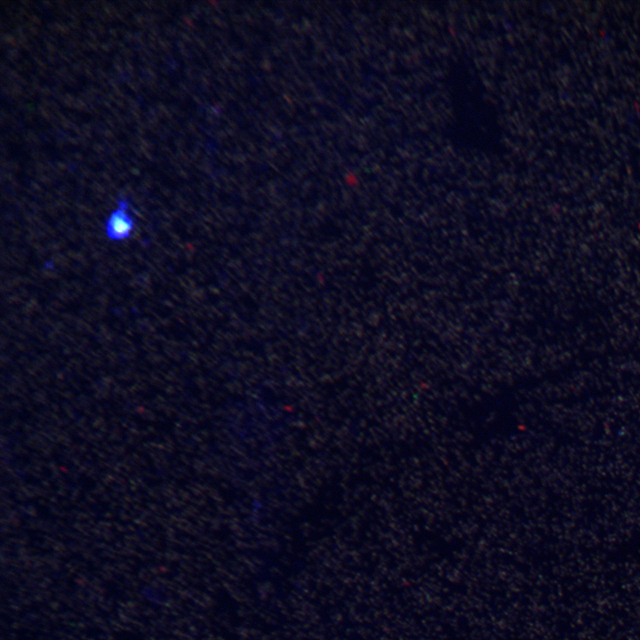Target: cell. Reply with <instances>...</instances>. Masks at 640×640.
I'll return each instance as SVG.
<instances>
[{"instance_id": "cell-1", "label": "cell", "mask_w": 640, "mask_h": 640, "mask_svg": "<svg viewBox=\"0 0 640 640\" xmlns=\"http://www.w3.org/2000/svg\"><path fill=\"white\" fill-rule=\"evenodd\" d=\"M128 208L126 201L119 200L117 208L108 217L106 234L110 239L120 241L130 236L134 224Z\"/></svg>"}]
</instances>
